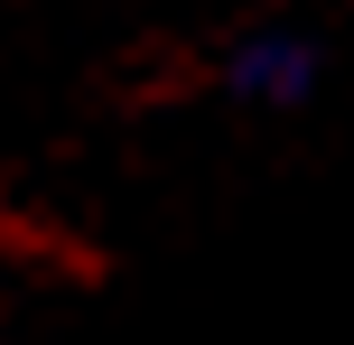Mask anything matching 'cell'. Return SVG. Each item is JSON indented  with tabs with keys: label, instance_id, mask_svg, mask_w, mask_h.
<instances>
[{
	"label": "cell",
	"instance_id": "1",
	"mask_svg": "<svg viewBox=\"0 0 354 345\" xmlns=\"http://www.w3.org/2000/svg\"><path fill=\"white\" fill-rule=\"evenodd\" d=\"M326 84V47L308 28H289V19H270V28H243L224 47V93L252 112H299L308 93Z\"/></svg>",
	"mask_w": 354,
	"mask_h": 345
}]
</instances>
